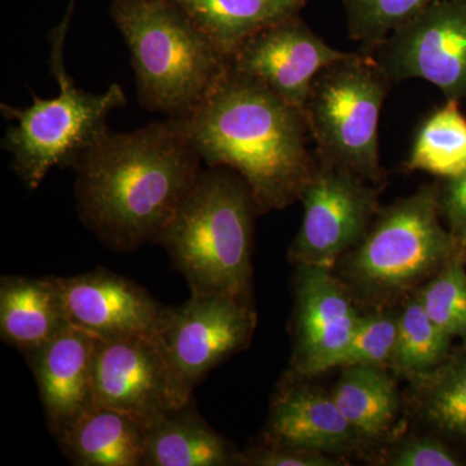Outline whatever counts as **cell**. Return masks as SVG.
Returning <instances> with one entry per match:
<instances>
[{
  "mask_svg": "<svg viewBox=\"0 0 466 466\" xmlns=\"http://www.w3.org/2000/svg\"><path fill=\"white\" fill-rule=\"evenodd\" d=\"M294 267L293 352L285 376L309 380L330 370L363 311L333 269Z\"/></svg>",
  "mask_w": 466,
  "mask_h": 466,
  "instance_id": "obj_11",
  "label": "cell"
},
{
  "mask_svg": "<svg viewBox=\"0 0 466 466\" xmlns=\"http://www.w3.org/2000/svg\"><path fill=\"white\" fill-rule=\"evenodd\" d=\"M380 460L388 466L466 465L465 453L431 431L400 438L386 447Z\"/></svg>",
  "mask_w": 466,
  "mask_h": 466,
  "instance_id": "obj_28",
  "label": "cell"
},
{
  "mask_svg": "<svg viewBox=\"0 0 466 466\" xmlns=\"http://www.w3.org/2000/svg\"><path fill=\"white\" fill-rule=\"evenodd\" d=\"M109 12L130 51L137 100L149 112L188 116L228 70V58L171 0H112Z\"/></svg>",
  "mask_w": 466,
  "mask_h": 466,
  "instance_id": "obj_5",
  "label": "cell"
},
{
  "mask_svg": "<svg viewBox=\"0 0 466 466\" xmlns=\"http://www.w3.org/2000/svg\"><path fill=\"white\" fill-rule=\"evenodd\" d=\"M148 421L94 404L61 433V452L76 466H144Z\"/></svg>",
  "mask_w": 466,
  "mask_h": 466,
  "instance_id": "obj_17",
  "label": "cell"
},
{
  "mask_svg": "<svg viewBox=\"0 0 466 466\" xmlns=\"http://www.w3.org/2000/svg\"><path fill=\"white\" fill-rule=\"evenodd\" d=\"M438 208L455 241L458 258L466 262V171L438 180Z\"/></svg>",
  "mask_w": 466,
  "mask_h": 466,
  "instance_id": "obj_30",
  "label": "cell"
},
{
  "mask_svg": "<svg viewBox=\"0 0 466 466\" xmlns=\"http://www.w3.org/2000/svg\"><path fill=\"white\" fill-rule=\"evenodd\" d=\"M391 79L375 57L349 52L315 78L303 106L315 157L381 186L380 121Z\"/></svg>",
  "mask_w": 466,
  "mask_h": 466,
  "instance_id": "obj_7",
  "label": "cell"
},
{
  "mask_svg": "<svg viewBox=\"0 0 466 466\" xmlns=\"http://www.w3.org/2000/svg\"><path fill=\"white\" fill-rule=\"evenodd\" d=\"M348 54L328 45L296 15L254 34L228 63L303 110L319 73Z\"/></svg>",
  "mask_w": 466,
  "mask_h": 466,
  "instance_id": "obj_13",
  "label": "cell"
},
{
  "mask_svg": "<svg viewBox=\"0 0 466 466\" xmlns=\"http://www.w3.org/2000/svg\"><path fill=\"white\" fill-rule=\"evenodd\" d=\"M397 341L389 370L408 381L431 372L450 354L453 339L426 314L415 293L397 309Z\"/></svg>",
  "mask_w": 466,
  "mask_h": 466,
  "instance_id": "obj_24",
  "label": "cell"
},
{
  "mask_svg": "<svg viewBox=\"0 0 466 466\" xmlns=\"http://www.w3.org/2000/svg\"><path fill=\"white\" fill-rule=\"evenodd\" d=\"M202 164L171 116L131 133L109 130L75 167L76 213L112 250L157 244Z\"/></svg>",
  "mask_w": 466,
  "mask_h": 466,
  "instance_id": "obj_1",
  "label": "cell"
},
{
  "mask_svg": "<svg viewBox=\"0 0 466 466\" xmlns=\"http://www.w3.org/2000/svg\"><path fill=\"white\" fill-rule=\"evenodd\" d=\"M192 400L183 394L157 336L99 341L94 404L125 410L150 422Z\"/></svg>",
  "mask_w": 466,
  "mask_h": 466,
  "instance_id": "obj_12",
  "label": "cell"
},
{
  "mask_svg": "<svg viewBox=\"0 0 466 466\" xmlns=\"http://www.w3.org/2000/svg\"><path fill=\"white\" fill-rule=\"evenodd\" d=\"M175 119L208 167L240 175L259 216L299 201L317 167L303 110L231 67L198 108Z\"/></svg>",
  "mask_w": 466,
  "mask_h": 466,
  "instance_id": "obj_2",
  "label": "cell"
},
{
  "mask_svg": "<svg viewBox=\"0 0 466 466\" xmlns=\"http://www.w3.org/2000/svg\"><path fill=\"white\" fill-rule=\"evenodd\" d=\"M410 382L419 421L466 455V342L453 346L440 366Z\"/></svg>",
  "mask_w": 466,
  "mask_h": 466,
  "instance_id": "obj_20",
  "label": "cell"
},
{
  "mask_svg": "<svg viewBox=\"0 0 466 466\" xmlns=\"http://www.w3.org/2000/svg\"><path fill=\"white\" fill-rule=\"evenodd\" d=\"M397 309L363 311L351 339L333 359L330 370L358 366L389 370L397 341Z\"/></svg>",
  "mask_w": 466,
  "mask_h": 466,
  "instance_id": "obj_27",
  "label": "cell"
},
{
  "mask_svg": "<svg viewBox=\"0 0 466 466\" xmlns=\"http://www.w3.org/2000/svg\"><path fill=\"white\" fill-rule=\"evenodd\" d=\"M227 58L253 36L296 16L309 0H171Z\"/></svg>",
  "mask_w": 466,
  "mask_h": 466,
  "instance_id": "obj_22",
  "label": "cell"
},
{
  "mask_svg": "<svg viewBox=\"0 0 466 466\" xmlns=\"http://www.w3.org/2000/svg\"><path fill=\"white\" fill-rule=\"evenodd\" d=\"M391 370L383 367L342 368L333 386L337 406L364 449L390 437L400 412V394Z\"/></svg>",
  "mask_w": 466,
  "mask_h": 466,
  "instance_id": "obj_21",
  "label": "cell"
},
{
  "mask_svg": "<svg viewBox=\"0 0 466 466\" xmlns=\"http://www.w3.org/2000/svg\"><path fill=\"white\" fill-rule=\"evenodd\" d=\"M343 461L345 459L265 441L238 453V465L245 466H341Z\"/></svg>",
  "mask_w": 466,
  "mask_h": 466,
  "instance_id": "obj_29",
  "label": "cell"
},
{
  "mask_svg": "<svg viewBox=\"0 0 466 466\" xmlns=\"http://www.w3.org/2000/svg\"><path fill=\"white\" fill-rule=\"evenodd\" d=\"M70 3H76V0H69Z\"/></svg>",
  "mask_w": 466,
  "mask_h": 466,
  "instance_id": "obj_31",
  "label": "cell"
},
{
  "mask_svg": "<svg viewBox=\"0 0 466 466\" xmlns=\"http://www.w3.org/2000/svg\"><path fill=\"white\" fill-rule=\"evenodd\" d=\"M55 276L0 279V337L24 357L69 327Z\"/></svg>",
  "mask_w": 466,
  "mask_h": 466,
  "instance_id": "obj_18",
  "label": "cell"
},
{
  "mask_svg": "<svg viewBox=\"0 0 466 466\" xmlns=\"http://www.w3.org/2000/svg\"><path fill=\"white\" fill-rule=\"evenodd\" d=\"M257 328L253 300L226 294L191 293L165 309L158 339L186 398L227 359L247 349Z\"/></svg>",
  "mask_w": 466,
  "mask_h": 466,
  "instance_id": "obj_9",
  "label": "cell"
},
{
  "mask_svg": "<svg viewBox=\"0 0 466 466\" xmlns=\"http://www.w3.org/2000/svg\"><path fill=\"white\" fill-rule=\"evenodd\" d=\"M263 441L341 459L364 450L330 391L289 376L272 397Z\"/></svg>",
  "mask_w": 466,
  "mask_h": 466,
  "instance_id": "obj_15",
  "label": "cell"
},
{
  "mask_svg": "<svg viewBox=\"0 0 466 466\" xmlns=\"http://www.w3.org/2000/svg\"><path fill=\"white\" fill-rule=\"evenodd\" d=\"M380 187L318 161L299 202L303 217L288 258L293 266L333 269L366 236L380 210Z\"/></svg>",
  "mask_w": 466,
  "mask_h": 466,
  "instance_id": "obj_8",
  "label": "cell"
},
{
  "mask_svg": "<svg viewBox=\"0 0 466 466\" xmlns=\"http://www.w3.org/2000/svg\"><path fill=\"white\" fill-rule=\"evenodd\" d=\"M404 167L435 177H456L466 171V116L458 101H446L420 127Z\"/></svg>",
  "mask_w": 466,
  "mask_h": 466,
  "instance_id": "obj_23",
  "label": "cell"
},
{
  "mask_svg": "<svg viewBox=\"0 0 466 466\" xmlns=\"http://www.w3.org/2000/svg\"><path fill=\"white\" fill-rule=\"evenodd\" d=\"M73 11L75 7H67L63 21L50 33L48 66L60 88L58 95L52 99L33 95L26 108L0 104L3 116L14 122L5 131L2 148L11 155V168L29 191L38 189L52 168H75L108 133L110 115L126 106L121 85L94 94L76 87L67 73L64 50Z\"/></svg>",
  "mask_w": 466,
  "mask_h": 466,
  "instance_id": "obj_6",
  "label": "cell"
},
{
  "mask_svg": "<svg viewBox=\"0 0 466 466\" xmlns=\"http://www.w3.org/2000/svg\"><path fill=\"white\" fill-rule=\"evenodd\" d=\"M258 208L244 179L226 167L202 168L159 236L191 293L253 300L254 223Z\"/></svg>",
  "mask_w": 466,
  "mask_h": 466,
  "instance_id": "obj_3",
  "label": "cell"
},
{
  "mask_svg": "<svg viewBox=\"0 0 466 466\" xmlns=\"http://www.w3.org/2000/svg\"><path fill=\"white\" fill-rule=\"evenodd\" d=\"M238 453L205 421L192 400L149 422L144 466L238 465Z\"/></svg>",
  "mask_w": 466,
  "mask_h": 466,
  "instance_id": "obj_19",
  "label": "cell"
},
{
  "mask_svg": "<svg viewBox=\"0 0 466 466\" xmlns=\"http://www.w3.org/2000/svg\"><path fill=\"white\" fill-rule=\"evenodd\" d=\"M392 84L422 79L466 100V0H435L370 52Z\"/></svg>",
  "mask_w": 466,
  "mask_h": 466,
  "instance_id": "obj_10",
  "label": "cell"
},
{
  "mask_svg": "<svg viewBox=\"0 0 466 466\" xmlns=\"http://www.w3.org/2000/svg\"><path fill=\"white\" fill-rule=\"evenodd\" d=\"M428 317L455 341L466 342V262L455 258L415 291Z\"/></svg>",
  "mask_w": 466,
  "mask_h": 466,
  "instance_id": "obj_26",
  "label": "cell"
},
{
  "mask_svg": "<svg viewBox=\"0 0 466 466\" xmlns=\"http://www.w3.org/2000/svg\"><path fill=\"white\" fill-rule=\"evenodd\" d=\"M55 281L69 324L100 341L157 336L167 306L130 279L96 268Z\"/></svg>",
  "mask_w": 466,
  "mask_h": 466,
  "instance_id": "obj_14",
  "label": "cell"
},
{
  "mask_svg": "<svg viewBox=\"0 0 466 466\" xmlns=\"http://www.w3.org/2000/svg\"><path fill=\"white\" fill-rule=\"evenodd\" d=\"M458 258L438 208V180L380 208L366 236L333 268L361 311L389 309Z\"/></svg>",
  "mask_w": 466,
  "mask_h": 466,
  "instance_id": "obj_4",
  "label": "cell"
},
{
  "mask_svg": "<svg viewBox=\"0 0 466 466\" xmlns=\"http://www.w3.org/2000/svg\"><path fill=\"white\" fill-rule=\"evenodd\" d=\"M99 341L69 325L25 357L38 385L46 421L54 435L94 406L95 355Z\"/></svg>",
  "mask_w": 466,
  "mask_h": 466,
  "instance_id": "obj_16",
  "label": "cell"
},
{
  "mask_svg": "<svg viewBox=\"0 0 466 466\" xmlns=\"http://www.w3.org/2000/svg\"><path fill=\"white\" fill-rule=\"evenodd\" d=\"M435 0H343L349 36L370 54Z\"/></svg>",
  "mask_w": 466,
  "mask_h": 466,
  "instance_id": "obj_25",
  "label": "cell"
}]
</instances>
